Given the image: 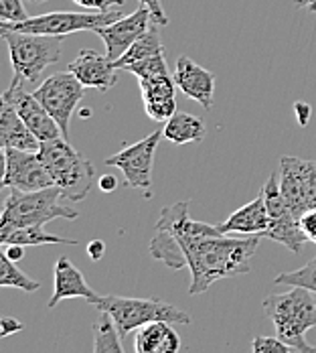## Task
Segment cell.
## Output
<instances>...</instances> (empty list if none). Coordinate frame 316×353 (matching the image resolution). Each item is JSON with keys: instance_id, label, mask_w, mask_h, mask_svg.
I'll list each match as a JSON object with an SVG mask.
<instances>
[{"instance_id": "6da1fadb", "label": "cell", "mask_w": 316, "mask_h": 353, "mask_svg": "<svg viewBox=\"0 0 316 353\" xmlns=\"http://www.w3.org/2000/svg\"><path fill=\"white\" fill-rule=\"evenodd\" d=\"M182 248L187 266L191 270L189 294H203L211 284L221 279L242 276L251 270V258L260 248L257 236L231 238L219 236H199L178 240Z\"/></svg>"}, {"instance_id": "7a4b0ae2", "label": "cell", "mask_w": 316, "mask_h": 353, "mask_svg": "<svg viewBox=\"0 0 316 353\" xmlns=\"http://www.w3.org/2000/svg\"><path fill=\"white\" fill-rule=\"evenodd\" d=\"M264 313L276 327L278 337L298 353L308 352L304 339L306 331L316 327L315 292L302 286H292V290L280 294H268L264 299Z\"/></svg>"}, {"instance_id": "3957f363", "label": "cell", "mask_w": 316, "mask_h": 353, "mask_svg": "<svg viewBox=\"0 0 316 353\" xmlns=\"http://www.w3.org/2000/svg\"><path fill=\"white\" fill-rule=\"evenodd\" d=\"M219 234L221 232L217 225L191 219L189 201H178L160 212V217L156 221V234L150 240V256L173 270H180L187 266V258L182 248L178 246V240Z\"/></svg>"}, {"instance_id": "277c9868", "label": "cell", "mask_w": 316, "mask_h": 353, "mask_svg": "<svg viewBox=\"0 0 316 353\" xmlns=\"http://www.w3.org/2000/svg\"><path fill=\"white\" fill-rule=\"evenodd\" d=\"M39 157L43 159L55 187L61 189L63 199L77 203L89 195L96 176L94 165L81 157V152H77L67 139L59 137L55 141L41 142Z\"/></svg>"}, {"instance_id": "5b68a950", "label": "cell", "mask_w": 316, "mask_h": 353, "mask_svg": "<svg viewBox=\"0 0 316 353\" xmlns=\"http://www.w3.org/2000/svg\"><path fill=\"white\" fill-rule=\"evenodd\" d=\"M92 305L98 311L107 313L116 323V329L122 337L130 335L132 331H138L140 327L154 323V321H167L173 325H189L191 317L187 311L178 309L171 303L158 301V299H132V296H98L92 301Z\"/></svg>"}, {"instance_id": "8992f818", "label": "cell", "mask_w": 316, "mask_h": 353, "mask_svg": "<svg viewBox=\"0 0 316 353\" xmlns=\"http://www.w3.org/2000/svg\"><path fill=\"white\" fill-rule=\"evenodd\" d=\"M61 199H63V193L59 187H49L41 191H31V193L10 189V193L4 199L0 230L45 225L47 221H53L59 217H65L71 221L77 219L79 212L61 203Z\"/></svg>"}, {"instance_id": "52a82bcc", "label": "cell", "mask_w": 316, "mask_h": 353, "mask_svg": "<svg viewBox=\"0 0 316 353\" xmlns=\"http://www.w3.org/2000/svg\"><path fill=\"white\" fill-rule=\"evenodd\" d=\"M2 29V27H0ZM2 39L8 45L14 77L27 85H41V75L49 65L61 59V39L49 35H33L2 29Z\"/></svg>"}, {"instance_id": "ba28073f", "label": "cell", "mask_w": 316, "mask_h": 353, "mask_svg": "<svg viewBox=\"0 0 316 353\" xmlns=\"http://www.w3.org/2000/svg\"><path fill=\"white\" fill-rule=\"evenodd\" d=\"M122 19V8L107 12H47L39 17H29L23 23H0L2 29L33 33V35L65 37L77 31H98Z\"/></svg>"}, {"instance_id": "9c48e42d", "label": "cell", "mask_w": 316, "mask_h": 353, "mask_svg": "<svg viewBox=\"0 0 316 353\" xmlns=\"http://www.w3.org/2000/svg\"><path fill=\"white\" fill-rule=\"evenodd\" d=\"M262 195L266 199V208H268V215H270V225H268L266 238H270V240L288 248L290 252L298 254L302 246L308 242V238L300 225L302 215L296 212L284 197L280 189V176H276V173H272V176L266 181Z\"/></svg>"}, {"instance_id": "30bf717a", "label": "cell", "mask_w": 316, "mask_h": 353, "mask_svg": "<svg viewBox=\"0 0 316 353\" xmlns=\"http://www.w3.org/2000/svg\"><path fill=\"white\" fill-rule=\"evenodd\" d=\"M33 96L59 124L63 139H67L71 114L75 112L77 104L83 100L85 85L71 71H63V73L49 75L45 81H41V85H36L33 90Z\"/></svg>"}, {"instance_id": "8fae6325", "label": "cell", "mask_w": 316, "mask_h": 353, "mask_svg": "<svg viewBox=\"0 0 316 353\" xmlns=\"http://www.w3.org/2000/svg\"><path fill=\"white\" fill-rule=\"evenodd\" d=\"M160 139H165V132L156 130L136 144L126 146L118 154L105 159V165L122 171L126 187L140 189L146 197H152V169H154V154Z\"/></svg>"}, {"instance_id": "7c38bea8", "label": "cell", "mask_w": 316, "mask_h": 353, "mask_svg": "<svg viewBox=\"0 0 316 353\" xmlns=\"http://www.w3.org/2000/svg\"><path fill=\"white\" fill-rule=\"evenodd\" d=\"M4 175L2 185L17 191H41L55 187L53 179L49 175L43 159L39 157V150H21V148H4Z\"/></svg>"}, {"instance_id": "4fadbf2b", "label": "cell", "mask_w": 316, "mask_h": 353, "mask_svg": "<svg viewBox=\"0 0 316 353\" xmlns=\"http://www.w3.org/2000/svg\"><path fill=\"white\" fill-rule=\"evenodd\" d=\"M280 189L288 203L302 213L316 208V161L282 157Z\"/></svg>"}, {"instance_id": "5bb4252c", "label": "cell", "mask_w": 316, "mask_h": 353, "mask_svg": "<svg viewBox=\"0 0 316 353\" xmlns=\"http://www.w3.org/2000/svg\"><path fill=\"white\" fill-rule=\"evenodd\" d=\"M2 100L12 104V108L17 110V114L25 120V124L31 128V132L41 142L55 141V139L63 137L59 124L53 120V116L33 96V92L27 90V83L23 79L12 77L10 85L2 94Z\"/></svg>"}, {"instance_id": "9a60e30c", "label": "cell", "mask_w": 316, "mask_h": 353, "mask_svg": "<svg viewBox=\"0 0 316 353\" xmlns=\"http://www.w3.org/2000/svg\"><path fill=\"white\" fill-rule=\"evenodd\" d=\"M152 23H154L152 12L144 4H140L132 14L118 19L116 23L98 29L96 33L104 41L105 55L112 61H118L144 33L150 31Z\"/></svg>"}, {"instance_id": "2e32d148", "label": "cell", "mask_w": 316, "mask_h": 353, "mask_svg": "<svg viewBox=\"0 0 316 353\" xmlns=\"http://www.w3.org/2000/svg\"><path fill=\"white\" fill-rule=\"evenodd\" d=\"M140 81L142 100H144V112L150 120L162 122L175 116L176 112V83L171 71L142 77Z\"/></svg>"}, {"instance_id": "e0dca14e", "label": "cell", "mask_w": 316, "mask_h": 353, "mask_svg": "<svg viewBox=\"0 0 316 353\" xmlns=\"http://www.w3.org/2000/svg\"><path fill=\"white\" fill-rule=\"evenodd\" d=\"M176 88L195 100L197 104L211 110L213 106V92H215V75L209 70L195 63L189 55H180L176 59V70L173 73Z\"/></svg>"}, {"instance_id": "ac0fdd59", "label": "cell", "mask_w": 316, "mask_h": 353, "mask_svg": "<svg viewBox=\"0 0 316 353\" xmlns=\"http://www.w3.org/2000/svg\"><path fill=\"white\" fill-rule=\"evenodd\" d=\"M70 71L85 88H94L98 92H107L118 81L114 61L94 49H81L70 63Z\"/></svg>"}, {"instance_id": "d6986e66", "label": "cell", "mask_w": 316, "mask_h": 353, "mask_svg": "<svg viewBox=\"0 0 316 353\" xmlns=\"http://www.w3.org/2000/svg\"><path fill=\"white\" fill-rule=\"evenodd\" d=\"M55 288L53 294L49 299V309H55L61 301L65 299H85L87 303H92L94 299H98L100 294H96L92 290V286L85 283V276L81 274V270L71 262L67 256H59L55 262Z\"/></svg>"}, {"instance_id": "ffe728a7", "label": "cell", "mask_w": 316, "mask_h": 353, "mask_svg": "<svg viewBox=\"0 0 316 353\" xmlns=\"http://www.w3.org/2000/svg\"><path fill=\"white\" fill-rule=\"evenodd\" d=\"M270 225V215L266 208V199L264 195H257L253 201H249L247 205L240 208L238 212H233L223 223H219V232L221 234H242V236H266Z\"/></svg>"}, {"instance_id": "44dd1931", "label": "cell", "mask_w": 316, "mask_h": 353, "mask_svg": "<svg viewBox=\"0 0 316 353\" xmlns=\"http://www.w3.org/2000/svg\"><path fill=\"white\" fill-rule=\"evenodd\" d=\"M0 144L2 148H21L35 152L41 148V141L6 100H2L0 104Z\"/></svg>"}, {"instance_id": "7402d4cb", "label": "cell", "mask_w": 316, "mask_h": 353, "mask_svg": "<svg viewBox=\"0 0 316 353\" xmlns=\"http://www.w3.org/2000/svg\"><path fill=\"white\" fill-rule=\"evenodd\" d=\"M173 323L154 321L140 327L134 335V352L136 353H178L180 352V337Z\"/></svg>"}, {"instance_id": "603a6c76", "label": "cell", "mask_w": 316, "mask_h": 353, "mask_svg": "<svg viewBox=\"0 0 316 353\" xmlns=\"http://www.w3.org/2000/svg\"><path fill=\"white\" fill-rule=\"evenodd\" d=\"M2 246H43V244H59V246H77V240H67L61 236L47 234L43 225H27V228H6L0 230Z\"/></svg>"}, {"instance_id": "cb8c5ba5", "label": "cell", "mask_w": 316, "mask_h": 353, "mask_svg": "<svg viewBox=\"0 0 316 353\" xmlns=\"http://www.w3.org/2000/svg\"><path fill=\"white\" fill-rule=\"evenodd\" d=\"M165 139L175 144H187V142H201L205 139V122L199 116L187 114V112H175L165 124Z\"/></svg>"}, {"instance_id": "d4e9b609", "label": "cell", "mask_w": 316, "mask_h": 353, "mask_svg": "<svg viewBox=\"0 0 316 353\" xmlns=\"http://www.w3.org/2000/svg\"><path fill=\"white\" fill-rule=\"evenodd\" d=\"M165 53V47L160 43V37H158V29L156 27H150L148 33L144 35L118 59L114 61V68L120 71H124L128 65L142 61V59H148V57H154V55H162Z\"/></svg>"}, {"instance_id": "484cf974", "label": "cell", "mask_w": 316, "mask_h": 353, "mask_svg": "<svg viewBox=\"0 0 316 353\" xmlns=\"http://www.w3.org/2000/svg\"><path fill=\"white\" fill-rule=\"evenodd\" d=\"M98 313L100 315L94 321V353H126L116 323L104 311Z\"/></svg>"}, {"instance_id": "4316f807", "label": "cell", "mask_w": 316, "mask_h": 353, "mask_svg": "<svg viewBox=\"0 0 316 353\" xmlns=\"http://www.w3.org/2000/svg\"><path fill=\"white\" fill-rule=\"evenodd\" d=\"M0 286H12V288H21L27 292H35L41 288V283L27 276L17 262H12L4 252L0 256Z\"/></svg>"}, {"instance_id": "83f0119b", "label": "cell", "mask_w": 316, "mask_h": 353, "mask_svg": "<svg viewBox=\"0 0 316 353\" xmlns=\"http://www.w3.org/2000/svg\"><path fill=\"white\" fill-rule=\"evenodd\" d=\"M276 284H288V286H302V288H308L310 292L316 294V256L304 264L302 268L298 270H292V272H282L274 279Z\"/></svg>"}, {"instance_id": "f1b7e54d", "label": "cell", "mask_w": 316, "mask_h": 353, "mask_svg": "<svg viewBox=\"0 0 316 353\" xmlns=\"http://www.w3.org/2000/svg\"><path fill=\"white\" fill-rule=\"evenodd\" d=\"M124 71L134 73L138 79H142V77H150V75L167 73V71H169V65H167V59H165V53H162V55H154V57H148V59L136 61V63L128 65Z\"/></svg>"}, {"instance_id": "f546056e", "label": "cell", "mask_w": 316, "mask_h": 353, "mask_svg": "<svg viewBox=\"0 0 316 353\" xmlns=\"http://www.w3.org/2000/svg\"><path fill=\"white\" fill-rule=\"evenodd\" d=\"M296 350L288 345L280 337H266L257 335L251 341V353H294Z\"/></svg>"}, {"instance_id": "4dcf8cb0", "label": "cell", "mask_w": 316, "mask_h": 353, "mask_svg": "<svg viewBox=\"0 0 316 353\" xmlns=\"http://www.w3.org/2000/svg\"><path fill=\"white\" fill-rule=\"evenodd\" d=\"M27 19L23 0H0V23H23Z\"/></svg>"}, {"instance_id": "1f68e13d", "label": "cell", "mask_w": 316, "mask_h": 353, "mask_svg": "<svg viewBox=\"0 0 316 353\" xmlns=\"http://www.w3.org/2000/svg\"><path fill=\"white\" fill-rule=\"evenodd\" d=\"M73 2L83 6V8L96 10V12H107V10L124 6V0H73Z\"/></svg>"}, {"instance_id": "d6a6232c", "label": "cell", "mask_w": 316, "mask_h": 353, "mask_svg": "<svg viewBox=\"0 0 316 353\" xmlns=\"http://www.w3.org/2000/svg\"><path fill=\"white\" fill-rule=\"evenodd\" d=\"M300 225H302V232L306 234L308 242L316 246V208L315 210H308V212L302 213Z\"/></svg>"}, {"instance_id": "836d02e7", "label": "cell", "mask_w": 316, "mask_h": 353, "mask_svg": "<svg viewBox=\"0 0 316 353\" xmlns=\"http://www.w3.org/2000/svg\"><path fill=\"white\" fill-rule=\"evenodd\" d=\"M140 4H144L150 12H152V19H154V23L160 27H165V25H169V17L165 14V10H162V2L160 0H138Z\"/></svg>"}, {"instance_id": "e575fe53", "label": "cell", "mask_w": 316, "mask_h": 353, "mask_svg": "<svg viewBox=\"0 0 316 353\" xmlns=\"http://www.w3.org/2000/svg\"><path fill=\"white\" fill-rule=\"evenodd\" d=\"M23 329H25V325H23L19 319L2 317V321H0V335H2V337H8V335H12V333H19V331H23Z\"/></svg>"}, {"instance_id": "d590c367", "label": "cell", "mask_w": 316, "mask_h": 353, "mask_svg": "<svg viewBox=\"0 0 316 353\" xmlns=\"http://www.w3.org/2000/svg\"><path fill=\"white\" fill-rule=\"evenodd\" d=\"M294 114H296V118H298V124H300V126H306V124H308V120H310L313 108L308 106L306 102H296V106H294Z\"/></svg>"}, {"instance_id": "8d00e7d4", "label": "cell", "mask_w": 316, "mask_h": 353, "mask_svg": "<svg viewBox=\"0 0 316 353\" xmlns=\"http://www.w3.org/2000/svg\"><path fill=\"white\" fill-rule=\"evenodd\" d=\"M105 254V244L102 240H92L89 244H87V256L94 260V262H98V260H102Z\"/></svg>"}, {"instance_id": "74e56055", "label": "cell", "mask_w": 316, "mask_h": 353, "mask_svg": "<svg viewBox=\"0 0 316 353\" xmlns=\"http://www.w3.org/2000/svg\"><path fill=\"white\" fill-rule=\"evenodd\" d=\"M98 187L104 191V193H114L118 189V179L114 175H102L98 181Z\"/></svg>"}, {"instance_id": "f35d334b", "label": "cell", "mask_w": 316, "mask_h": 353, "mask_svg": "<svg viewBox=\"0 0 316 353\" xmlns=\"http://www.w3.org/2000/svg\"><path fill=\"white\" fill-rule=\"evenodd\" d=\"M4 254H6V256L12 260V262H19V260L25 256V246H17V244H12V246H6Z\"/></svg>"}, {"instance_id": "ab89813d", "label": "cell", "mask_w": 316, "mask_h": 353, "mask_svg": "<svg viewBox=\"0 0 316 353\" xmlns=\"http://www.w3.org/2000/svg\"><path fill=\"white\" fill-rule=\"evenodd\" d=\"M296 6L308 12H316V0H296Z\"/></svg>"}, {"instance_id": "60d3db41", "label": "cell", "mask_w": 316, "mask_h": 353, "mask_svg": "<svg viewBox=\"0 0 316 353\" xmlns=\"http://www.w3.org/2000/svg\"><path fill=\"white\" fill-rule=\"evenodd\" d=\"M306 353H316V347H313V345H310V347H308V352Z\"/></svg>"}, {"instance_id": "b9f144b4", "label": "cell", "mask_w": 316, "mask_h": 353, "mask_svg": "<svg viewBox=\"0 0 316 353\" xmlns=\"http://www.w3.org/2000/svg\"><path fill=\"white\" fill-rule=\"evenodd\" d=\"M31 2H45V0H31Z\"/></svg>"}]
</instances>
